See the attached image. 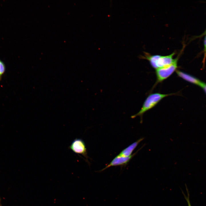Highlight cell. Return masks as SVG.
Wrapping results in <instances>:
<instances>
[{"mask_svg":"<svg viewBox=\"0 0 206 206\" xmlns=\"http://www.w3.org/2000/svg\"><path fill=\"white\" fill-rule=\"evenodd\" d=\"M175 55V52L167 56L152 55L145 52L141 57L148 60L151 66L156 70L167 66L173 63L175 60V58H173Z\"/></svg>","mask_w":206,"mask_h":206,"instance_id":"6da1fadb","label":"cell"},{"mask_svg":"<svg viewBox=\"0 0 206 206\" xmlns=\"http://www.w3.org/2000/svg\"><path fill=\"white\" fill-rule=\"evenodd\" d=\"M176 93L162 94L155 93L150 94L144 101L140 110L136 114L131 116L134 118L137 116H139L142 121V117L143 114L148 110L154 107L162 99L170 96L174 95Z\"/></svg>","mask_w":206,"mask_h":206,"instance_id":"7a4b0ae2","label":"cell"},{"mask_svg":"<svg viewBox=\"0 0 206 206\" xmlns=\"http://www.w3.org/2000/svg\"><path fill=\"white\" fill-rule=\"evenodd\" d=\"M175 58L173 63L170 65L165 67L155 70L157 77L156 84L165 80L176 71L178 68L177 62L179 55Z\"/></svg>","mask_w":206,"mask_h":206,"instance_id":"3957f363","label":"cell"},{"mask_svg":"<svg viewBox=\"0 0 206 206\" xmlns=\"http://www.w3.org/2000/svg\"><path fill=\"white\" fill-rule=\"evenodd\" d=\"M68 148L74 152L81 154L86 159L88 158L86 148L83 140L80 138H76L74 139L69 146Z\"/></svg>","mask_w":206,"mask_h":206,"instance_id":"277c9868","label":"cell"},{"mask_svg":"<svg viewBox=\"0 0 206 206\" xmlns=\"http://www.w3.org/2000/svg\"><path fill=\"white\" fill-rule=\"evenodd\" d=\"M137 152V151L128 157H120L117 155L111 161L109 164L105 168L99 171L102 172L112 166H123L126 165L135 155Z\"/></svg>","mask_w":206,"mask_h":206,"instance_id":"5b68a950","label":"cell"},{"mask_svg":"<svg viewBox=\"0 0 206 206\" xmlns=\"http://www.w3.org/2000/svg\"><path fill=\"white\" fill-rule=\"evenodd\" d=\"M177 75L185 80L193 84L201 87L203 82L198 79L188 74L182 72L179 70L176 71Z\"/></svg>","mask_w":206,"mask_h":206,"instance_id":"8992f818","label":"cell"},{"mask_svg":"<svg viewBox=\"0 0 206 206\" xmlns=\"http://www.w3.org/2000/svg\"><path fill=\"white\" fill-rule=\"evenodd\" d=\"M144 138L139 139L122 150L117 156L120 157H128L130 156L138 144Z\"/></svg>","mask_w":206,"mask_h":206,"instance_id":"52a82bcc","label":"cell"},{"mask_svg":"<svg viewBox=\"0 0 206 206\" xmlns=\"http://www.w3.org/2000/svg\"><path fill=\"white\" fill-rule=\"evenodd\" d=\"M6 66L4 62L0 59V81L6 71Z\"/></svg>","mask_w":206,"mask_h":206,"instance_id":"ba28073f","label":"cell"},{"mask_svg":"<svg viewBox=\"0 0 206 206\" xmlns=\"http://www.w3.org/2000/svg\"><path fill=\"white\" fill-rule=\"evenodd\" d=\"M186 191H187V195H185V194L183 192V195L184 196V197L185 198V199H186L187 202V203L188 205V206H191L190 200V198H189V192L188 191V189L187 188V187L186 185Z\"/></svg>","mask_w":206,"mask_h":206,"instance_id":"9c48e42d","label":"cell"},{"mask_svg":"<svg viewBox=\"0 0 206 206\" xmlns=\"http://www.w3.org/2000/svg\"><path fill=\"white\" fill-rule=\"evenodd\" d=\"M204 56L203 59V64H204L205 60L206 58V36L205 38L204 42Z\"/></svg>","mask_w":206,"mask_h":206,"instance_id":"30bf717a","label":"cell"},{"mask_svg":"<svg viewBox=\"0 0 206 206\" xmlns=\"http://www.w3.org/2000/svg\"><path fill=\"white\" fill-rule=\"evenodd\" d=\"M204 35H206V31H205V32L201 35V36H203Z\"/></svg>","mask_w":206,"mask_h":206,"instance_id":"8fae6325","label":"cell"},{"mask_svg":"<svg viewBox=\"0 0 206 206\" xmlns=\"http://www.w3.org/2000/svg\"><path fill=\"white\" fill-rule=\"evenodd\" d=\"M0 206H1V203H0Z\"/></svg>","mask_w":206,"mask_h":206,"instance_id":"7c38bea8","label":"cell"},{"mask_svg":"<svg viewBox=\"0 0 206 206\" xmlns=\"http://www.w3.org/2000/svg\"><path fill=\"white\" fill-rule=\"evenodd\" d=\"M205 31H206V30H205Z\"/></svg>","mask_w":206,"mask_h":206,"instance_id":"4fadbf2b","label":"cell"}]
</instances>
